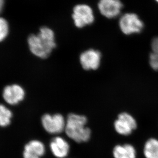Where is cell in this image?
Here are the masks:
<instances>
[{
  "instance_id": "obj_1",
  "label": "cell",
  "mask_w": 158,
  "mask_h": 158,
  "mask_svg": "<svg viewBox=\"0 0 158 158\" xmlns=\"http://www.w3.org/2000/svg\"><path fill=\"white\" fill-rule=\"evenodd\" d=\"M28 44L30 51L35 56L47 58L56 47L54 31L48 27H42L37 35L29 36Z\"/></svg>"
},
{
  "instance_id": "obj_2",
  "label": "cell",
  "mask_w": 158,
  "mask_h": 158,
  "mask_svg": "<svg viewBox=\"0 0 158 158\" xmlns=\"http://www.w3.org/2000/svg\"><path fill=\"white\" fill-rule=\"evenodd\" d=\"M87 121L84 116L70 114L66 121L65 131L67 136L78 143L87 141L90 138L91 131L85 126Z\"/></svg>"
},
{
  "instance_id": "obj_3",
  "label": "cell",
  "mask_w": 158,
  "mask_h": 158,
  "mask_svg": "<svg viewBox=\"0 0 158 158\" xmlns=\"http://www.w3.org/2000/svg\"><path fill=\"white\" fill-rule=\"evenodd\" d=\"M119 26L123 33L126 35L140 33L144 27V24L136 14L127 13L119 20Z\"/></svg>"
},
{
  "instance_id": "obj_4",
  "label": "cell",
  "mask_w": 158,
  "mask_h": 158,
  "mask_svg": "<svg viewBox=\"0 0 158 158\" xmlns=\"http://www.w3.org/2000/svg\"><path fill=\"white\" fill-rule=\"evenodd\" d=\"M72 17L76 26L80 28L90 25L94 21L93 10L86 4H79L75 6Z\"/></svg>"
},
{
  "instance_id": "obj_5",
  "label": "cell",
  "mask_w": 158,
  "mask_h": 158,
  "mask_svg": "<svg viewBox=\"0 0 158 158\" xmlns=\"http://www.w3.org/2000/svg\"><path fill=\"white\" fill-rule=\"evenodd\" d=\"M42 124L48 133L57 134L65 131L66 121L64 117L60 114L53 115L47 114L42 117Z\"/></svg>"
},
{
  "instance_id": "obj_6",
  "label": "cell",
  "mask_w": 158,
  "mask_h": 158,
  "mask_svg": "<svg viewBox=\"0 0 158 158\" xmlns=\"http://www.w3.org/2000/svg\"><path fill=\"white\" fill-rule=\"evenodd\" d=\"M137 127L136 120L132 116L126 113L119 114L118 119L114 123V127L116 132L124 136L130 134L137 128Z\"/></svg>"
},
{
  "instance_id": "obj_7",
  "label": "cell",
  "mask_w": 158,
  "mask_h": 158,
  "mask_svg": "<svg viewBox=\"0 0 158 158\" xmlns=\"http://www.w3.org/2000/svg\"><path fill=\"white\" fill-rule=\"evenodd\" d=\"M122 7L123 4L120 0H100L98 3L101 14L108 19L118 17Z\"/></svg>"
},
{
  "instance_id": "obj_8",
  "label": "cell",
  "mask_w": 158,
  "mask_h": 158,
  "mask_svg": "<svg viewBox=\"0 0 158 158\" xmlns=\"http://www.w3.org/2000/svg\"><path fill=\"white\" fill-rule=\"evenodd\" d=\"M101 54L94 49L84 51L80 55V60L82 68L86 70H97L100 66Z\"/></svg>"
},
{
  "instance_id": "obj_9",
  "label": "cell",
  "mask_w": 158,
  "mask_h": 158,
  "mask_svg": "<svg viewBox=\"0 0 158 158\" xmlns=\"http://www.w3.org/2000/svg\"><path fill=\"white\" fill-rule=\"evenodd\" d=\"M3 97L9 105H17L24 99L25 91L22 87L18 85H7L3 90Z\"/></svg>"
},
{
  "instance_id": "obj_10",
  "label": "cell",
  "mask_w": 158,
  "mask_h": 158,
  "mask_svg": "<svg viewBox=\"0 0 158 158\" xmlns=\"http://www.w3.org/2000/svg\"><path fill=\"white\" fill-rule=\"evenodd\" d=\"M50 148L55 157L64 158L68 155L70 146L65 139L60 137H57L52 139L50 144Z\"/></svg>"
},
{
  "instance_id": "obj_11",
  "label": "cell",
  "mask_w": 158,
  "mask_h": 158,
  "mask_svg": "<svg viewBox=\"0 0 158 158\" xmlns=\"http://www.w3.org/2000/svg\"><path fill=\"white\" fill-rule=\"evenodd\" d=\"M45 152V148L43 143L38 140L31 141L24 148L23 158H41Z\"/></svg>"
},
{
  "instance_id": "obj_12",
  "label": "cell",
  "mask_w": 158,
  "mask_h": 158,
  "mask_svg": "<svg viewBox=\"0 0 158 158\" xmlns=\"http://www.w3.org/2000/svg\"><path fill=\"white\" fill-rule=\"evenodd\" d=\"M113 155L115 158H136V152L131 145H118L113 148Z\"/></svg>"
},
{
  "instance_id": "obj_13",
  "label": "cell",
  "mask_w": 158,
  "mask_h": 158,
  "mask_svg": "<svg viewBox=\"0 0 158 158\" xmlns=\"http://www.w3.org/2000/svg\"><path fill=\"white\" fill-rule=\"evenodd\" d=\"M146 158H158V140L151 138L146 142L144 148Z\"/></svg>"
},
{
  "instance_id": "obj_14",
  "label": "cell",
  "mask_w": 158,
  "mask_h": 158,
  "mask_svg": "<svg viewBox=\"0 0 158 158\" xmlns=\"http://www.w3.org/2000/svg\"><path fill=\"white\" fill-rule=\"evenodd\" d=\"M151 46L152 52L149 55V64L152 69L158 71V37L152 40Z\"/></svg>"
},
{
  "instance_id": "obj_15",
  "label": "cell",
  "mask_w": 158,
  "mask_h": 158,
  "mask_svg": "<svg viewBox=\"0 0 158 158\" xmlns=\"http://www.w3.org/2000/svg\"><path fill=\"white\" fill-rule=\"evenodd\" d=\"M12 112L5 106L0 105V126L7 127L11 123Z\"/></svg>"
},
{
  "instance_id": "obj_16",
  "label": "cell",
  "mask_w": 158,
  "mask_h": 158,
  "mask_svg": "<svg viewBox=\"0 0 158 158\" xmlns=\"http://www.w3.org/2000/svg\"><path fill=\"white\" fill-rule=\"evenodd\" d=\"M9 32V26L4 18L0 17V42L4 40Z\"/></svg>"
},
{
  "instance_id": "obj_17",
  "label": "cell",
  "mask_w": 158,
  "mask_h": 158,
  "mask_svg": "<svg viewBox=\"0 0 158 158\" xmlns=\"http://www.w3.org/2000/svg\"><path fill=\"white\" fill-rule=\"evenodd\" d=\"M3 6H4V1L0 0V13L1 12L2 9H3Z\"/></svg>"
},
{
  "instance_id": "obj_18",
  "label": "cell",
  "mask_w": 158,
  "mask_h": 158,
  "mask_svg": "<svg viewBox=\"0 0 158 158\" xmlns=\"http://www.w3.org/2000/svg\"><path fill=\"white\" fill-rule=\"evenodd\" d=\"M156 1H157V2H158V0H156Z\"/></svg>"
}]
</instances>
